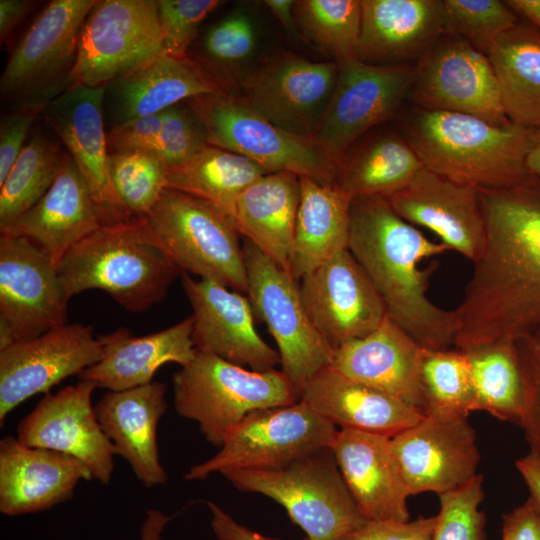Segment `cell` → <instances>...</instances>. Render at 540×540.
<instances>
[{
	"mask_svg": "<svg viewBox=\"0 0 540 540\" xmlns=\"http://www.w3.org/2000/svg\"><path fill=\"white\" fill-rule=\"evenodd\" d=\"M478 191L484 242L453 310L461 351L540 330V182Z\"/></svg>",
	"mask_w": 540,
	"mask_h": 540,
	"instance_id": "1",
	"label": "cell"
},
{
	"mask_svg": "<svg viewBox=\"0 0 540 540\" xmlns=\"http://www.w3.org/2000/svg\"><path fill=\"white\" fill-rule=\"evenodd\" d=\"M348 250L363 268L387 316L425 349L453 344L455 317L427 296L432 267L422 260L450 251L401 218L385 198L352 200Z\"/></svg>",
	"mask_w": 540,
	"mask_h": 540,
	"instance_id": "2",
	"label": "cell"
},
{
	"mask_svg": "<svg viewBox=\"0 0 540 540\" xmlns=\"http://www.w3.org/2000/svg\"><path fill=\"white\" fill-rule=\"evenodd\" d=\"M404 131L424 167L454 182L501 189L534 178L526 159L536 130L417 108L407 117Z\"/></svg>",
	"mask_w": 540,
	"mask_h": 540,
	"instance_id": "3",
	"label": "cell"
},
{
	"mask_svg": "<svg viewBox=\"0 0 540 540\" xmlns=\"http://www.w3.org/2000/svg\"><path fill=\"white\" fill-rule=\"evenodd\" d=\"M57 270L69 300L83 291L99 289L133 313L162 301L182 274L140 220L102 226L73 246Z\"/></svg>",
	"mask_w": 540,
	"mask_h": 540,
	"instance_id": "4",
	"label": "cell"
},
{
	"mask_svg": "<svg viewBox=\"0 0 540 540\" xmlns=\"http://www.w3.org/2000/svg\"><path fill=\"white\" fill-rule=\"evenodd\" d=\"M172 380L176 412L195 421L216 447L249 413L300 400L299 389L281 370L253 371L201 351Z\"/></svg>",
	"mask_w": 540,
	"mask_h": 540,
	"instance_id": "5",
	"label": "cell"
},
{
	"mask_svg": "<svg viewBox=\"0 0 540 540\" xmlns=\"http://www.w3.org/2000/svg\"><path fill=\"white\" fill-rule=\"evenodd\" d=\"M140 222L181 272L246 294L240 234L224 212L200 198L166 188Z\"/></svg>",
	"mask_w": 540,
	"mask_h": 540,
	"instance_id": "6",
	"label": "cell"
},
{
	"mask_svg": "<svg viewBox=\"0 0 540 540\" xmlns=\"http://www.w3.org/2000/svg\"><path fill=\"white\" fill-rule=\"evenodd\" d=\"M96 0H53L12 51L0 79L9 111L39 114L75 84L79 36Z\"/></svg>",
	"mask_w": 540,
	"mask_h": 540,
	"instance_id": "7",
	"label": "cell"
},
{
	"mask_svg": "<svg viewBox=\"0 0 540 540\" xmlns=\"http://www.w3.org/2000/svg\"><path fill=\"white\" fill-rule=\"evenodd\" d=\"M221 474L236 489L265 495L284 507L309 540H341L367 521L330 448L279 469L227 470Z\"/></svg>",
	"mask_w": 540,
	"mask_h": 540,
	"instance_id": "8",
	"label": "cell"
},
{
	"mask_svg": "<svg viewBox=\"0 0 540 540\" xmlns=\"http://www.w3.org/2000/svg\"><path fill=\"white\" fill-rule=\"evenodd\" d=\"M186 102L205 125L209 145L243 155L268 173L291 172L335 185L340 163L312 138L280 129L229 93L202 94Z\"/></svg>",
	"mask_w": 540,
	"mask_h": 540,
	"instance_id": "9",
	"label": "cell"
},
{
	"mask_svg": "<svg viewBox=\"0 0 540 540\" xmlns=\"http://www.w3.org/2000/svg\"><path fill=\"white\" fill-rule=\"evenodd\" d=\"M337 427L302 400L249 413L210 459L184 478L203 480L227 470H272L330 448Z\"/></svg>",
	"mask_w": 540,
	"mask_h": 540,
	"instance_id": "10",
	"label": "cell"
},
{
	"mask_svg": "<svg viewBox=\"0 0 540 540\" xmlns=\"http://www.w3.org/2000/svg\"><path fill=\"white\" fill-rule=\"evenodd\" d=\"M247 292L255 317L274 338L281 371L299 389L331 364L334 349L312 323L299 282L246 239Z\"/></svg>",
	"mask_w": 540,
	"mask_h": 540,
	"instance_id": "11",
	"label": "cell"
},
{
	"mask_svg": "<svg viewBox=\"0 0 540 540\" xmlns=\"http://www.w3.org/2000/svg\"><path fill=\"white\" fill-rule=\"evenodd\" d=\"M162 53L157 0H96L80 32L75 84L104 87Z\"/></svg>",
	"mask_w": 540,
	"mask_h": 540,
	"instance_id": "12",
	"label": "cell"
},
{
	"mask_svg": "<svg viewBox=\"0 0 540 540\" xmlns=\"http://www.w3.org/2000/svg\"><path fill=\"white\" fill-rule=\"evenodd\" d=\"M57 266L25 237L0 236V349L67 324Z\"/></svg>",
	"mask_w": 540,
	"mask_h": 540,
	"instance_id": "13",
	"label": "cell"
},
{
	"mask_svg": "<svg viewBox=\"0 0 540 540\" xmlns=\"http://www.w3.org/2000/svg\"><path fill=\"white\" fill-rule=\"evenodd\" d=\"M336 86L312 139L339 163L365 132L391 119L410 95L415 67L338 63Z\"/></svg>",
	"mask_w": 540,
	"mask_h": 540,
	"instance_id": "14",
	"label": "cell"
},
{
	"mask_svg": "<svg viewBox=\"0 0 540 540\" xmlns=\"http://www.w3.org/2000/svg\"><path fill=\"white\" fill-rule=\"evenodd\" d=\"M410 97L420 109L473 115L496 125L511 123L489 58L459 37L442 35L421 56Z\"/></svg>",
	"mask_w": 540,
	"mask_h": 540,
	"instance_id": "15",
	"label": "cell"
},
{
	"mask_svg": "<svg viewBox=\"0 0 540 540\" xmlns=\"http://www.w3.org/2000/svg\"><path fill=\"white\" fill-rule=\"evenodd\" d=\"M391 446L410 496L459 489L477 475L480 453L467 416L426 413L391 437Z\"/></svg>",
	"mask_w": 540,
	"mask_h": 540,
	"instance_id": "16",
	"label": "cell"
},
{
	"mask_svg": "<svg viewBox=\"0 0 540 540\" xmlns=\"http://www.w3.org/2000/svg\"><path fill=\"white\" fill-rule=\"evenodd\" d=\"M337 62L281 54L247 76L241 100L280 129L312 138L333 95Z\"/></svg>",
	"mask_w": 540,
	"mask_h": 540,
	"instance_id": "17",
	"label": "cell"
},
{
	"mask_svg": "<svg viewBox=\"0 0 540 540\" xmlns=\"http://www.w3.org/2000/svg\"><path fill=\"white\" fill-rule=\"evenodd\" d=\"M93 328L67 323L37 338L0 349V425L18 405L80 375L102 357Z\"/></svg>",
	"mask_w": 540,
	"mask_h": 540,
	"instance_id": "18",
	"label": "cell"
},
{
	"mask_svg": "<svg viewBox=\"0 0 540 540\" xmlns=\"http://www.w3.org/2000/svg\"><path fill=\"white\" fill-rule=\"evenodd\" d=\"M314 326L335 350L372 333L387 316L373 283L346 249L299 281Z\"/></svg>",
	"mask_w": 540,
	"mask_h": 540,
	"instance_id": "19",
	"label": "cell"
},
{
	"mask_svg": "<svg viewBox=\"0 0 540 540\" xmlns=\"http://www.w3.org/2000/svg\"><path fill=\"white\" fill-rule=\"evenodd\" d=\"M97 387L80 380L56 393L46 394L17 426L24 445L73 456L90 470L93 479L111 481L115 448L102 430L91 398Z\"/></svg>",
	"mask_w": 540,
	"mask_h": 540,
	"instance_id": "20",
	"label": "cell"
},
{
	"mask_svg": "<svg viewBox=\"0 0 540 540\" xmlns=\"http://www.w3.org/2000/svg\"><path fill=\"white\" fill-rule=\"evenodd\" d=\"M104 87L74 84L42 111L84 176L104 226L133 222L113 186L103 115Z\"/></svg>",
	"mask_w": 540,
	"mask_h": 540,
	"instance_id": "21",
	"label": "cell"
},
{
	"mask_svg": "<svg viewBox=\"0 0 540 540\" xmlns=\"http://www.w3.org/2000/svg\"><path fill=\"white\" fill-rule=\"evenodd\" d=\"M181 276L193 311L192 339L197 351L258 372L280 365L278 351L255 329V314L247 295L185 272Z\"/></svg>",
	"mask_w": 540,
	"mask_h": 540,
	"instance_id": "22",
	"label": "cell"
},
{
	"mask_svg": "<svg viewBox=\"0 0 540 540\" xmlns=\"http://www.w3.org/2000/svg\"><path fill=\"white\" fill-rule=\"evenodd\" d=\"M387 200L401 218L433 231L449 250L472 262L479 255L485 222L477 188L423 167Z\"/></svg>",
	"mask_w": 540,
	"mask_h": 540,
	"instance_id": "23",
	"label": "cell"
},
{
	"mask_svg": "<svg viewBox=\"0 0 540 540\" xmlns=\"http://www.w3.org/2000/svg\"><path fill=\"white\" fill-rule=\"evenodd\" d=\"M345 484L367 521H409L410 496L391 437L340 429L330 446Z\"/></svg>",
	"mask_w": 540,
	"mask_h": 540,
	"instance_id": "24",
	"label": "cell"
},
{
	"mask_svg": "<svg viewBox=\"0 0 540 540\" xmlns=\"http://www.w3.org/2000/svg\"><path fill=\"white\" fill-rule=\"evenodd\" d=\"M222 92L197 60L162 53L105 86V127L160 113L194 96Z\"/></svg>",
	"mask_w": 540,
	"mask_h": 540,
	"instance_id": "25",
	"label": "cell"
},
{
	"mask_svg": "<svg viewBox=\"0 0 540 540\" xmlns=\"http://www.w3.org/2000/svg\"><path fill=\"white\" fill-rule=\"evenodd\" d=\"M83 480L93 476L73 456L30 447L12 436L0 440V512L5 516L48 510L70 499Z\"/></svg>",
	"mask_w": 540,
	"mask_h": 540,
	"instance_id": "26",
	"label": "cell"
},
{
	"mask_svg": "<svg viewBox=\"0 0 540 540\" xmlns=\"http://www.w3.org/2000/svg\"><path fill=\"white\" fill-rule=\"evenodd\" d=\"M423 347L388 316L369 335L334 350L330 366L425 412Z\"/></svg>",
	"mask_w": 540,
	"mask_h": 540,
	"instance_id": "27",
	"label": "cell"
},
{
	"mask_svg": "<svg viewBox=\"0 0 540 540\" xmlns=\"http://www.w3.org/2000/svg\"><path fill=\"white\" fill-rule=\"evenodd\" d=\"M167 384L152 381L122 391H107L95 404L99 424L116 455L127 461L145 486L167 482L159 459L157 429L165 414Z\"/></svg>",
	"mask_w": 540,
	"mask_h": 540,
	"instance_id": "28",
	"label": "cell"
},
{
	"mask_svg": "<svg viewBox=\"0 0 540 540\" xmlns=\"http://www.w3.org/2000/svg\"><path fill=\"white\" fill-rule=\"evenodd\" d=\"M193 322L191 315L143 336H135L124 327L99 336L102 357L79 375L80 380L108 391H122L151 383L156 371L166 363L187 365L197 352L192 339Z\"/></svg>",
	"mask_w": 540,
	"mask_h": 540,
	"instance_id": "29",
	"label": "cell"
},
{
	"mask_svg": "<svg viewBox=\"0 0 540 540\" xmlns=\"http://www.w3.org/2000/svg\"><path fill=\"white\" fill-rule=\"evenodd\" d=\"M300 400L336 427L388 437L412 427L424 416L421 410L330 365L302 386Z\"/></svg>",
	"mask_w": 540,
	"mask_h": 540,
	"instance_id": "30",
	"label": "cell"
},
{
	"mask_svg": "<svg viewBox=\"0 0 540 540\" xmlns=\"http://www.w3.org/2000/svg\"><path fill=\"white\" fill-rule=\"evenodd\" d=\"M357 59L372 65H404L443 35L441 0H360Z\"/></svg>",
	"mask_w": 540,
	"mask_h": 540,
	"instance_id": "31",
	"label": "cell"
},
{
	"mask_svg": "<svg viewBox=\"0 0 540 540\" xmlns=\"http://www.w3.org/2000/svg\"><path fill=\"white\" fill-rule=\"evenodd\" d=\"M102 226L89 186L68 154L50 189L6 233L27 238L57 266L73 246Z\"/></svg>",
	"mask_w": 540,
	"mask_h": 540,
	"instance_id": "32",
	"label": "cell"
},
{
	"mask_svg": "<svg viewBox=\"0 0 540 540\" xmlns=\"http://www.w3.org/2000/svg\"><path fill=\"white\" fill-rule=\"evenodd\" d=\"M300 192L297 174L267 173L242 192L235 208L239 234L288 273Z\"/></svg>",
	"mask_w": 540,
	"mask_h": 540,
	"instance_id": "33",
	"label": "cell"
},
{
	"mask_svg": "<svg viewBox=\"0 0 540 540\" xmlns=\"http://www.w3.org/2000/svg\"><path fill=\"white\" fill-rule=\"evenodd\" d=\"M297 213L289 274L300 279L348 249L352 198L337 185L300 177Z\"/></svg>",
	"mask_w": 540,
	"mask_h": 540,
	"instance_id": "34",
	"label": "cell"
},
{
	"mask_svg": "<svg viewBox=\"0 0 540 540\" xmlns=\"http://www.w3.org/2000/svg\"><path fill=\"white\" fill-rule=\"evenodd\" d=\"M487 57L508 120L540 129V30L531 23L518 22L498 37Z\"/></svg>",
	"mask_w": 540,
	"mask_h": 540,
	"instance_id": "35",
	"label": "cell"
},
{
	"mask_svg": "<svg viewBox=\"0 0 540 540\" xmlns=\"http://www.w3.org/2000/svg\"><path fill=\"white\" fill-rule=\"evenodd\" d=\"M267 173L243 155L208 144L185 164L167 169V188L200 198L234 221L239 196Z\"/></svg>",
	"mask_w": 540,
	"mask_h": 540,
	"instance_id": "36",
	"label": "cell"
},
{
	"mask_svg": "<svg viewBox=\"0 0 540 540\" xmlns=\"http://www.w3.org/2000/svg\"><path fill=\"white\" fill-rule=\"evenodd\" d=\"M424 167L410 143L393 134L380 136L339 165L335 185L352 199H389Z\"/></svg>",
	"mask_w": 540,
	"mask_h": 540,
	"instance_id": "37",
	"label": "cell"
},
{
	"mask_svg": "<svg viewBox=\"0 0 540 540\" xmlns=\"http://www.w3.org/2000/svg\"><path fill=\"white\" fill-rule=\"evenodd\" d=\"M463 352L470 366L475 411H486L520 426L527 389L516 343L485 344Z\"/></svg>",
	"mask_w": 540,
	"mask_h": 540,
	"instance_id": "38",
	"label": "cell"
},
{
	"mask_svg": "<svg viewBox=\"0 0 540 540\" xmlns=\"http://www.w3.org/2000/svg\"><path fill=\"white\" fill-rule=\"evenodd\" d=\"M68 154L42 133L35 134L0 185V232H8L50 189Z\"/></svg>",
	"mask_w": 540,
	"mask_h": 540,
	"instance_id": "39",
	"label": "cell"
},
{
	"mask_svg": "<svg viewBox=\"0 0 540 540\" xmlns=\"http://www.w3.org/2000/svg\"><path fill=\"white\" fill-rule=\"evenodd\" d=\"M295 19L308 38L337 63L357 58L360 0H302Z\"/></svg>",
	"mask_w": 540,
	"mask_h": 540,
	"instance_id": "40",
	"label": "cell"
},
{
	"mask_svg": "<svg viewBox=\"0 0 540 540\" xmlns=\"http://www.w3.org/2000/svg\"><path fill=\"white\" fill-rule=\"evenodd\" d=\"M421 379L426 413H456L464 416L475 411L470 366L459 349H425Z\"/></svg>",
	"mask_w": 540,
	"mask_h": 540,
	"instance_id": "41",
	"label": "cell"
},
{
	"mask_svg": "<svg viewBox=\"0 0 540 540\" xmlns=\"http://www.w3.org/2000/svg\"><path fill=\"white\" fill-rule=\"evenodd\" d=\"M115 191L130 217L145 218L167 188V167L154 152L109 154Z\"/></svg>",
	"mask_w": 540,
	"mask_h": 540,
	"instance_id": "42",
	"label": "cell"
},
{
	"mask_svg": "<svg viewBox=\"0 0 540 540\" xmlns=\"http://www.w3.org/2000/svg\"><path fill=\"white\" fill-rule=\"evenodd\" d=\"M443 35L459 37L487 55L494 42L519 21L499 0H441Z\"/></svg>",
	"mask_w": 540,
	"mask_h": 540,
	"instance_id": "43",
	"label": "cell"
},
{
	"mask_svg": "<svg viewBox=\"0 0 540 540\" xmlns=\"http://www.w3.org/2000/svg\"><path fill=\"white\" fill-rule=\"evenodd\" d=\"M256 30L250 16L236 10L213 25L206 33L201 64L220 84L223 72L247 60L256 47Z\"/></svg>",
	"mask_w": 540,
	"mask_h": 540,
	"instance_id": "44",
	"label": "cell"
},
{
	"mask_svg": "<svg viewBox=\"0 0 540 540\" xmlns=\"http://www.w3.org/2000/svg\"><path fill=\"white\" fill-rule=\"evenodd\" d=\"M438 496L440 509L433 540H485V516L479 508L484 498L481 475Z\"/></svg>",
	"mask_w": 540,
	"mask_h": 540,
	"instance_id": "45",
	"label": "cell"
},
{
	"mask_svg": "<svg viewBox=\"0 0 540 540\" xmlns=\"http://www.w3.org/2000/svg\"><path fill=\"white\" fill-rule=\"evenodd\" d=\"M207 145L205 125L186 101L166 110L154 153L167 169L185 164Z\"/></svg>",
	"mask_w": 540,
	"mask_h": 540,
	"instance_id": "46",
	"label": "cell"
},
{
	"mask_svg": "<svg viewBox=\"0 0 540 540\" xmlns=\"http://www.w3.org/2000/svg\"><path fill=\"white\" fill-rule=\"evenodd\" d=\"M218 0H157L164 53L185 57L203 20Z\"/></svg>",
	"mask_w": 540,
	"mask_h": 540,
	"instance_id": "47",
	"label": "cell"
},
{
	"mask_svg": "<svg viewBox=\"0 0 540 540\" xmlns=\"http://www.w3.org/2000/svg\"><path fill=\"white\" fill-rule=\"evenodd\" d=\"M516 345L527 389L526 412L520 427L530 450L540 453V330Z\"/></svg>",
	"mask_w": 540,
	"mask_h": 540,
	"instance_id": "48",
	"label": "cell"
},
{
	"mask_svg": "<svg viewBox=\"0 0 540 540\" xmlns=\"http://www.w3.org/2000/svg\"><path fill=\"white\" fill-rule=\"evenodd\" d=\"M166 110L131 120L107 130L109 154L134 151L154 152Z\"/></svg>",
	"mask_w": 540,
	"mask_h": 540,
	"instance_id": "49",
	"label": "cell"
},
{
	"mask_svg": "<svg viewBox=\"0 0 540 540\" xmlns=\"http://www.w3.org/2000/svg\"><path fill=\"white\" fill-rule=\"evenodd\" d=\"M437 515L412 521H366L341 540H433Z\"/></svg>",
	"mask_w": 540,
	"mask_h": 540,
	"instance_id": "50",
	"label": "cell"
},
{
	"mask_svg": "<svg viewBox=\"0 0 540 540\" xmlns=\"http://www.w3.org/2000/svg\"><path fill=\"white\" fill-rule=\"evenodd\" d=\"M37 114L9 111L0 121V185L4 182L25 145Z\"/></svg>",
	"mask_w": 540,
	"mask_h": 540,
	"instance_id": "51",
	"label": "cell"
},
{
	"mask_svg": "<svg viewBox=\"0 0 540 540\" xmlns=\"http://www.w3.org/2000/svg\"><path fill=\"white\" fill-rule=\"evenodd\" d=\"M501 540H540V510L530 497L503 516Z\"/></svg>",
	"mask_w": 540,
	"mask_h": 540,
	"instance_id": "52",
	"label": "cell"
},
{
	"mask_svg": "<svg viewBox=\"0 0 540 540\" xmlns=\"http://www.w3.org/2000/svg\"><path fill=\"white\" fill-rule=\"evenodd\" d=\"M211 529L217 540H279L264 536L237 523L214 502H208ZM302 540H309L307 537Z\"/></svg>",
	"mask_w": 540,
	"mask_h": 540,
	"instance_id": "53",
	"label": "cell"
},
{
	"mask_svg": "<svg viewBox=\"0 0 540 540\" xmlns=\"http://www.w3.org/2000/svg\"><path fill=\"white\" fill-rule=\"evenodd\" d=\"M35 1L29 0H1L0 1V40L4 43L11 36L18 25L26 18Z\"/></svg>",
	"mask_w": 540,
	"mask_h": 540,
	"instance_id": "54",
	"label": "cell"
},
{
	"mask_svg": "<svg viewBox=\"0 0 540 540\" xmlns=\"http://www.w3.org/2000/svg\"><path fill=\"white\" fill-rule=\"evenodd\" d=\"M516 467L530 492V498L540 510V453L530 450L516 461Z\"/></svg>",
	"mask_w": 540,
	"mask_h": 540,
	"instance_id": "55",
	"label": "cell"
},
{
	"mask_svg": "<svg viewBox=\"0 0 540 540\" xmlns=\"http://www.w3.org/2000/svg\"><path fill=\"white\" fill-rule=\"evenodd\" d=\"M171 517L160 510L149 509L140 528L139 540H161L162 533Z\"/></svg>",
	"mask_w": 540,
	"mask_h": 540,
	"instance_id": "56",
	"label": "cell"
},
{
	"mask_svg": "<svg viewBox=\"0 0 540 540\" xmlns=\"http://www.w3.org/2000/svg\"><path fill=\"white\" fill-rule=\"evenodd\" d=\"M264 3L284 27L292 29L295 21L294 9L296 1L266 0Z\"/></svg>",
	"mask_w": 540,
	"mask_h": 540,
	"instance_id": "57",
	"label": "cell"
},
{
	"mask_svg": "<svg viewBox=\"0 0 540 540\" xmlns=\"http://www.w3.org/2000/svg\"><path fill=\"white\" fill-rule=\"evenodd\" d=\"M505 3L540 30V0H509Z\"/></svg>",
	"mask_w": 540,
	"mask_h": 540,
	"instance_id": "58",
	"label": "cell"
},
{
	"mask_svg": "<svg viewBox=\"0 0 540 540\" xmlns=\"http://www.w3.org/2000/svg\"><path fill=\"white\" fill-rule=\"evenodd\" d=\"M526 165L529 173L540 182V129L535 131Z\"/></svg>",
	"mask_w": 540,
	"mask_h": 540,
	"instance_id": "59",
	"label": "cell"
}]
</instances>
